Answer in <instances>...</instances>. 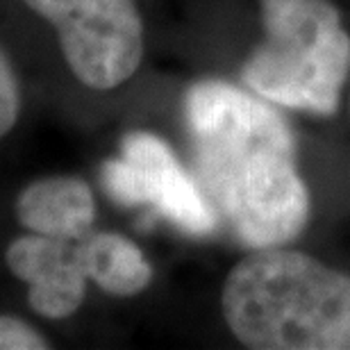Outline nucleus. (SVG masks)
Here are the masks:
<instances>
[{
  "label": "nucleus",
  "instance_id": "1",
  "mask_svg": "<svg viewBox=\"0 0 350 350\" xmlns=\"http://www.w3.org/2000/svg\"><path fill=\"white\" fill-rule=\"evenodd\" d=\"M198 185L250 248L282 246L310 219V191L284 116L232 82L198 80L185 94Z\"/></svg>",
  "mask_w": 350,
  "mask_h": 350
},
{
  "label": "nucleus",
  "instance_id": "2",
  "mask_svg": "<svg viewBox=\"0 0 350 350\" xmlns=\"http://www.w3.org/2000/svg\"><path fill=\"white\" fill-rule=\"evenodd\" d=\"M221 310L230 332L257 350H350V275L280 246L228 273Z\"/></svg>",
  "mask_w": 350,
  "mask_h": 350
},
{
  "label": "nucleus",
  "instance_id": "3",
  "mask_svg": "<svg viewBox=\"0 0 350 350\" xmlns=\"http://www.w3.org/2000/svg\"><path fill=\"white\" fill-rule=\"evenodd\" d=\"M266 37L241 66L253 94L330 116L350 73V34L330 0H260Z\"/></svg>",
  "mask_w": 350,
  "mask_h": 350
},
{
  "label": "nucleus",
  "instance_id": "4",
  "mask_svg": "<svg viewBox=\"0 0 350 350\" xmlns=\"http://www.w3.org/2000/svg\"><path fill=\"white\" fill-rule=\"evenodd\" d=\"M55 27L73 75L91 89H114L144 59V21L135 0H23Z\"/></svg>",
  "mask_w": 350,
  "mask_h": 350
},
{
  "label": "nucleus",
  "instance_id": "5",
  "mask_svg": "<svg viewBox=\"0 0 350 350\" xmlns=\"http://www.w3.org/2000/svg\"><path fill=\"white\" fill-rule=\"evenodd\" d=\"M100 180L118 205H152L189 234L205 237L219 226V214L198 180L182 169L171 146L152 132L125 135L121 155L103 164Z\"/></svg>",
  "mask_w": 350,
  "mask_h": 350
},
{
  "label": "nucleus",
  "instance_id": "6",
  "mask_svg": "<svg viewBox=\"0 0 350 350\" xmlns=\"http://www.w3.org/2000/svg\"><path fill=\"white\" fill-rule=\"evenodd\" d=\"M78 243L27 232L7 246V269L27 284V303L39 317L64 321L85 303L89 278Z\"/></svg>",
  "mask_w": 350,
  "mask_h": 350
},
{
  "label": "nucleus",
  "instance_id": "7",
  "mask_svg": "<svg viewBox=\"0 0 350 350\" xmlns=\"http://www.w3.org/2000/svg\"><path fill=\"white\" fill-rule=\"evenodd\" d=\"M16 221L27 232L82 241L96 221L94 191L78 175L39 178L18 193Z\"/></svg>",
  "mask_w": 350,
  "mask_h": 350
},
{
  "label": "nucleus",
  "instance_id": "8",
  "mask_svg": "<svg viewBox=\"0 0 350 350\" xmlns=\"http://www.w3.org/2000/svg\"><path fill=\"white\" fill-rule=\"evenodd\" d=\"M78 253L89 282L109 296H137L152 280L144 250L118 232H89L78 243Z\"/></svg>",
  "mask_w": 350,
  "mask_h": 350
},
{
  "label": "nucleus",
  "instance_id": "9",
  "mask_svg": "<svg viewBox=\"0 0 350 350\" xmlns=\"http://www.w3.org/2000/svg\"><path fill=\"white\" fill-rule=\"evenodd\" d=\"M21 116V82L10 64L7 55L0 51V142L14 130Z\"/></svg>",
  "mask_w": 350,
  "mask_h": 350
},
{
  "label": "nucleus",
  "instance_id": "10",
  "mask_svg": "<svg viewBox=\"0 0 350 350\" xmlns=\"http://www.w3.org/2000/svg\"><path fill=\"white\" fill-rule=\"evenodd\" d=\"M51 341L27 321L0 314V350H48Z\"/></svg>",
  "mask_w": 350,
  "mask_h": 350
}]
</instances>
